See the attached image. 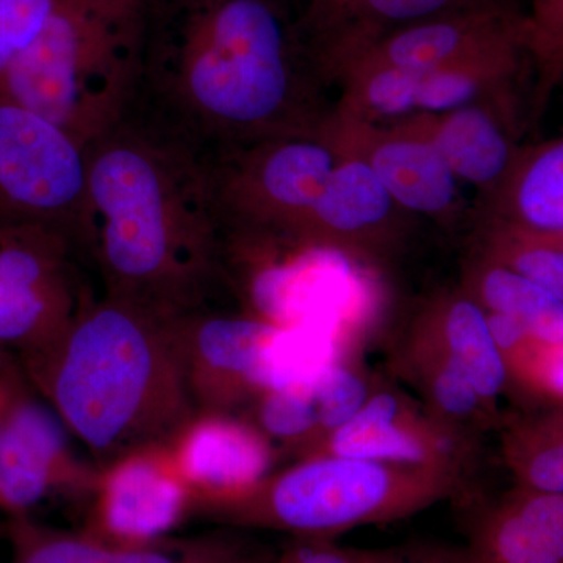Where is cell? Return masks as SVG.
Wrapping results in <instances>:
<instances>
[{"mask_svg":"<svg viewBox=\"0 0 563 563\" xmlns=\"http://www.w3.org/2000/svg\"><path fill=\"white\" fill-rule=\"evenodd\" d=\"M299 25L273 0H151L139 95L128 118L202 162L321 131L325 84Z\"/></svg>","mask_w":563,"mask_h":563,"instance_id":"cell-1","label":"cell"},{"mask_svg":"<svg viewBox=\"0 0 563 563\" xmlns=\"http://www.w3.org/2000/svg\"><path fill=\"white\" fill-rule=\"evenodd\" d=\"M87 154V265L101 295L168 318L218 307L229 287L201 158L133 118Z\"/></svg>","mask_w":563,"mask_h":563,"instance_id":"cell-2","label":"cell"},{"mask_svg":"<svg viewBox=\"0 0 563 563\" xmlns=\"http://www.w3.org/2000/svg\"><path fill=\"white\" fill-rule=\"evenodd\" d=\"M18 362L99 466L168 443L198 413L172 318L91 290L49 346Z\"/></svg>","mask_w":563,"mask_h":563,"instance_id":"cell-3","label":"cell"},{"mask_svg":"<svg viewBox=\"0 0 563 563\" xmlns=\"http://www.w3.org/2000/svg\"><path fill=\"white\" fill-rule=\"evenodd\" d=\"M150 9L151 0H55L38 35L0 76V95L90 146L131 114Z\"/></svg>","mask_w":563,"mask_h":563,"instance_id":"cell-4","label":"cell"},{"mask_svg":"<svg viewBox=\"0 0 563 563\" xmlns=\"http://www.w3.org/2000/svg\"><path fill=\"white\" fill-rule=\"evenodd\" d=\"M424 501L377 462L325 457L225 496L191 498L190 515L239 528H272L324 539L369 521L390 520Z\"/></svg>","mask_w":563,"mask_h":563,"instance_id":"cell-5","label":"cell"},{"mask_svg":"<svg viewBox=\"0 0 563 563\" xmlns=\"http://www.w3.org/2000/svg\"><path fill=\"white\" fill-rule=\"evenodd\" d=\"M342 157L322 128L202 162L221 232L298 239Z\"/></svg>","mask_w":563,"mask_h":563,"instance_id":"cell-6","label":"cell"},{"mask_svg":"<svg viewBox=\"0 0 563 563\" xmlns=\"http://www.w3.org/2000/svg\"><path fill=\"white\" fill-rule=\"evenodd\" d=\"M0 222L60 233L87 265V147L2 95Z\"/></svg>","mask_w":563,"mask_h":563,"instance_id":"cell-7","label":"cell"},{"mask_svg":"<svg viewBox=\"0 0 563 563\" xmlns=\"http://www.w3.org/2000/svg\"><path fill=\"white\" fill-rule=\"evenodd\" d=\"M80 263L60 233L0 222V346L21 357L65 331L90 291Z\"/></svg>","mask_w":563,"mask_h":563,"instance_id":"cell-8","label":"cell"},{"mask_svg":"<svg viewBox=\"0 0 563 563\" xmlns=\"http://www.w3.org/2000/svg\"><path fill=\"white\" fill-rule=\"evenodd\" d=\"M229 290H240L255 318L274 325H320L342 332L361 301V284L342 252L301 240L299 252L258 268L225 272Z\"/></svg>","mask_w":563,"mask_h":563,"instance_id":"cell-9","label":"cell"},{"mask_svg":"<svg viewBox=\"0 0 563 563\" xmlns=\"http://www.w3.org/2000/svg\"><path fill=\"white\" fill-rule=\"evenodd\" d=\"M87 533L114 544L163 539L190 515L191 492L165 444L122 454L99 466Z\"/></svg>","mask_w":563,"mask_h":563,"instance_id":"cell-10","label":"cell"},{"mask_svg":"<svg viewBox=\"0 0 563 563\" xmlns=\"http://www.w3.org/2000/svg\"><path fill=\"white\" fill-rule=\"evenodd\" d=\"M192 406L229 413L258 388L262 354L277 325L210 307L172 317Z\"/></svg>","mask_w":563,"mask_h":563,"instance_id":"cell-11","label":"cell"},{"mask_svg":"<svg viewBox=\"0 0 563 563\" xmlns=\"http://www.w3.org/2000/svg\"><path fill=\"white\" fill-rule=\"evenodd\" d=\"M68 433L29 387L21 393L0 435V510L20 517L55 492L91 495L99 468L74 455Z\"/></svg>","mask_w":563,"mask_h":563,"instance_id":"cell-12","label":"cell"},{"mask_svg":"<svg viewBox=\"0 0 563 563\" xmlns=\"http://www.w3.org/2000/svg\"><path fill=\"white\" fill-rule=\"evenodd\" d=\"M517 43L531 44L528 18L520 9L479 10L437 18L377 40L344 69L340 79L352 70L384 66L432 73Z\"/></svg>","mask_w":563,"mask_h":563,"instance_id":"cell-13","label":"cell"},{"mask_svg":"<svg viewBox=\"0 0 563 563\" xmlns=\"http://www.w3.org/2000/svg\"><path fill=\"white\" fill-rule=\"evenodd\" d=\"M191 498L225 496L263 481L272 462L268 443L231 413H195L166 443Z\"/></svg>","mask_w":563,"mask_h":563,"instance_id":"cell-14","label":"cell"},{"mask_svg":"<svg viewBox=\"0 0 563 563\" xmlns=\"http://www.w3.org/2000/svg\"><path fill=\"white\" fill-rule=\"evenodd\" d=\"M421 120L410 129L431 141L459 180L496 191L520 157L515 114L499 107H465Z\"/></svg>","mask_w":563,"mask_h":563,"instance_id":"cell-15","label":"cell"},{"mask_svg":"<svg viewBox=\"0 0 563 563\" xmlns=\"http://www.w3.org/2000/svg\"><path fill=\"white\" fill-rule=\"evenodd\" d=\"M366 162L404 210L450 213L457 199V177L433 144L410 128L395 129L372 143Z\"/></svg>","mask_w":563,"mask_h":563,"instance_id":"cell-16","label":"cell"},{"mask_svg":"<svg viewBox=\"0 0 563 563\" xmlns=\"http://www.w3.org/2000/svg\"><path fill=\"white\" fill-rule=\"evenodd\" d=\"M395 206L372 165L343 152L298 239L328 244L333 236L368 231L387 221Z\"/></svg>","mask_w":563,"mask_h":563,"instance_id":"cell-17","label":"cell"},{"mask_svg":"<svg viewBox=\"0 0 563 563\" xmlns=\"http://www.w3.org/2000/svg\"><path fill=\"white\" fill-rule=\"evenodd\" d=\"M495 192L507 228L563 235V139L520 152Z\"/></svg>","mask_w":563,"mask_h":563,"instance_id":"cell-18","label":"cell"},{"mask_svg":"<svg viewBox=\"0 0 563 563\" xmlns=\"http://www.w3.org/2000/svg\"><path fill=\"white\" fill-rule=\"evenodd\" d=\"M66 550L77 563H279L258 553L233 533H207L184 540L114 544L87 532L63 531Z\"/></svg>","mask_w":563,"mask_h":563,"instance_id":"cell-19","label":"cell"},{"mask_svg":"<svg viewBox=\"0 0 563 563\" xmlns=\"http://www.w3.org/2000/svg\"><path fill=\"white\" fill-rule=\"evenodd\" d=\"M340 332L320 325H277L262 354L258 388H310L335 365Z\"/></svg>","mask_w":563,"mask_h":563,"instance_id":"cell-20","label":"cell"},{"mask_svg":"<svg viewBox=\"0 0 563 563\" xmlns=\"http://www.w3.org/2000/svg\"><path fill=\"white\" fill-rule=\"evenodd\" d=\"M396 399L390 395L376 396L346 424L333 431V454L369 462L424 461V448L413 435L396 426Z\"/></svg>","mask_w":563,"mask_h":563,"instance_id":"cell-21","label":"cell"},{"mask_svg":"<svg viewBox=\"0 0 563 563\" xmlns=\"http://www.w3.org/2000/svg\"><path fill=\"white\" fill-rule=\"evenodd\" d=\"M483 298L492 312L509 314L537 343H563V302L507 266L485 273Z\"/></svg>","mask_w":563,"mask_h":563,"instance_id":"cell-22","label":"cell"},{"mask_svg":"<svg viewBox=\"0 0 563 563\" xmlns=\"http://www.w3.org/2000/svg\"><path fill=\"white\" fill-rule=\"evenodd\" d=\"M446 335L450 361L472 380L477 395L483 398L498 395L506 380V363L483 310L470 301L455 302L448 313Z\"/></svg>","mask_w":563,"mask_h":563,"instance_id":"cell-23","label":"cell"},{"mask_svg":"<svg viewBox=\"0 0 563 563\" xmlns=\"http://www.w3.org/2000/svg\"><path fill=\"white\" fill-rule=\"evenodd\" d=\"M465 563H563L554 544L525 517L514 503L481 526Z\"/></svg>","mask_w":563,"mask_h":563,"instance_id":"cell-24","label":"cell"},{"mask_svg":"<svg viewBox=\"0 0 563 563\" xmlns=\"http://www.w3.org/2000/svg\"><path fill=\"white\" fill-rule=\"evenodd\" d=\"M501 247L504 266L540 285L563 302V235L504 225Z\"/></svg>","mask_w":563,"mask_h":563,"instance_id":"cell-25","label":"cell"},{"mask_svg":"<svg viewBox=\"0 0 563 563\" xmlns=\"http://www.w3.org/2000/svg\"><path fill=\"white\" fill-rule=\"evenodd\" d=\"M526 18L543 102L563 77V0H531Z\"/></svg>","mask_w":563,"mask_h":563,"instance_id":"cell-26","label":"cell"},{"mask_svg":"<svg viewBox=\"0 0 563 563\" xmlns=\"http://www.w3.org/2000/svg\"><path fill=\"white\" fill-rule=\"evenodd\" d=\"M258 418L262 428L277 439H299L320 426L312 387L265 391Z\"/></svg>","mask_w":563,"mask_h":563,"instance_id":"cell-27","label":"cell"},{"mask_svg":"<svg viewBox=\"0 0 563 563\" xmlns=\"http://www.w3.org/2000/svg\"><path fill=\"white\" fill-rule=\"evenodd\" d=\"M317 406L318 424L321 428H342L365 406V385L354 374L333 365L312 387Z\"/></svg>","mask_w":563,"mask_h":563,"instance_id":"cell-28","label":"cell"},{"mask_svg":"<svg viewBox=\"0 0 563 563\" xmlns=\"http://www.w3.org/2000/svg\"><path fill=\"white\" fill-rule=\"evenodd\" d=\"M55 0H0V76L35 40Z\"/></svg>","mask_w":563,"mask_h":563,"instance_id":"cell-29","label":"cell"},{"mask_svg":"<svg viewBox=\"0 0 563 563\" xmlns=\"http://www.w3.org/2000/svg\"><path fill=\"white\" fill-rule=\"evenodd\" d=\"M7 539L13 563H77L66 550L62 529L33 521L29 515L10 517Z\"/></svg>","mask_w":563,"mask_h":563,"instance_id":"cell-30","label":"cell"},{"mask_svg":"<svg viewBox=\"0 0 563 563\" xmlns=\"http://www.w3.org/2000/svg\"><path fill=\"white\" fill-rule=\"evenodd\" d=\"M523 476L532 492L563 493V426L529 451Z\"/></svg>","mask_w":563,"mask_h":563,"instance_id":"cell-31","label":"cell"},{"mask_svg":"<svg viewBox=\"0 0 563 563\" xmlns=\"http://www.w3.org/2000/svg\"><path fill=\"white\" fill-rule=\"evenodd\" d=\"M435 396L440 406L454 415L472 412L479 398L472 380L453 361L448 362L437 377Z\"/></svg>","mask_w":563,"mask_h":563,"instance_id":"cell-32","label":"cell"},{"mask_svg":"<svg viewBox=\"0 0 563 563\" xmlns=\"http://www.w3.org/2000/svg\"><path fill=\"white\" fill-rule=\"evenodd\" d=\"M532 374L537 383L555 398L563 399V343L532 342Z\"/></svg>","mask_w":563,"mask_h":563,"instance_id":"cell-33","label":"cell"},{"mask_svg":"<svg viewBox=\"0 0 563 563\" xmlns=\"http://www.w3.org/2000/svg\"><path fill=\"white\" fill-rule=\"evenodd\" d=\"M306 539L288 548L279 563H357L355 554L343 553L324 539Z\"/></svg>","mask_w":563,"mask_h":563,"instance_id":"cell-34","label":"cell"},{"mask_svg":"<svg viewBox=\"0 0 563 563\" xmlns=\"http://www.w3.org/2000/svg\"><path fill=\"white\" fill-rule=\"evenodd\" d=\"M487 322L493 340L499 350H521V347L528 346L529 342H533L525 325L509 314L493 312L488 314Z\"/></svg>","mask_w":563,"mask_h":563,"instance_id":"cell-35","label":"cell"},{"mask_svg":"<svg viewBox=\"0 0 563 563\" xmlns=\"http://www.w3.org/2000/svg\"><path fill=\"white\" fill-rule=\"evenodd\" d=\"M27 387L29 383L22 373L20 362L11 363L3 372H0V435H2L11 407Z\"/></svg>","mask_w":563,"mask_h":563,"instance_id":"cell-36","label":"cell"},{"mask_svg":"<svg viewBox=\"0 0 563 563\" xmlns=\"http://www.w3.org/2000/svg\"><path fill=\"white\" fill-rule=\"evenodd\" d=\"M344 2L346 0H309L306 14H303L302 21L299 22L302 32L309 33L320 27Z\"/></svg>","mask_w":563,"mask_h":563,"instance_id":"cell-37","label":"cell"},{"mask_svg":"<svg viewBox=\"0 0 563 563\" xmlns=\"http://www.w3.org/2000/svg\"><path fill=\"white\" fill-rule=\"evenodd\" d=\"M357 563H463L462 561H446L439 558H401L395 554H355Z\"/></svg>","mask_w":563,"mask_h":563,"instance_id":"cell-38","label":"cell"},{"mask_svg":"<svg viewBox=\"0 0 563 563\" xmlns=\"http://www.w3.org/2000/svg\"><path fill=\"white\" fill-rule=\"evenodd\" d=\"M18 361L16 354L13 351L9 350V347L0 346V372L10 366L11 363Z\"/></svg>","mask_w":563,"mask_h":563,"instance_id":"cell-39","label":"cell"},{"mask_svg":"<svg viewBox=\"0 0 563 563\" xmlns=\"http://www.w3.org/2000/svg\"><path fill=\"white\" fill-rule=\"evenodd\" d=\"M463 563H465V561H463Z\"/></svg>","mask_w":563,"mask_h":563,"instance_id":"cell-40","label":"cell"}]
</instances>
